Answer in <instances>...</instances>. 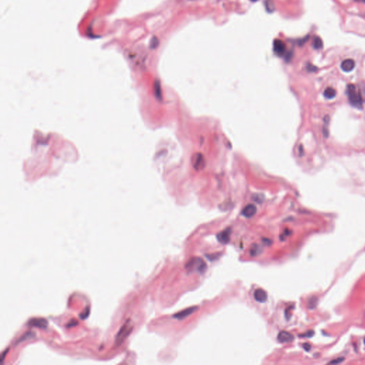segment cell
I'll return each mask as SVG.
<instances>
[{
  "instance_id": "obj_22",
  "label": "cell",
  "mask_w": 365,
  "mask_h": 365,
  "mask_svg": "<svg viewBox=\"0 0 365 365\" xmlns=\"http://www.w3.org/2000/svg\"><path fill=\"white\" fill-rule=\"evenodd\" d=\"M314 334V332L312 331H309L308 332H307L306 334H302L301 337H312V335Z\"/></svg>"
},
{
  "instance_id": "obj_18",
  "label": "cell",
  "mask_w": 365,
  "mask_h": 365,
  "mask_svg": "<svg viewBox=\"0 0 365 365\" xmlns=\"http://www.w3.org/2000/svg\"><path fill=\"white\" fill-rule=\"evenodd\" d=\"M324 126H323V133L324 136H328V134L329 132L327 131V126H328L329 124V118L328 116H326L324 117Z\"/></svg>"
},
{
  "instance_id": "obj_23",
  "label": "cell",
  "mask_w": 365,
  "mask_h": 365,
  "mask_svg": "<svg viewBox=\"0 0 365 365\" xmlns=\"http://www.w3.org/2000/svg\"><path fill=\"white\" fill-rule=\"evenodd\" d=\"M302 347H303V348H304V350H306V351H309L311 349V345L309 344H308V343H304V344H303V345H302Z\"/></svg>"
},
{
  "instance_id": "obj_21",
  "label": "cell",
  "mask_w": 365,
  "mask_h": 365,
  "mask_svg": "<svg viewBox=\"0 0 365 365\" xmlns=\"http://www.w3.org/2000/svg\"><path fill=\"white\" fill-rule=\"evenodd\" d=\"M151 41H152V44H151V46L152 47V48H155V47H156L157 45H158V39H157L156 38H153V39H152Z\"/></svg>"
},
{
  "instance_id": "obj_4",
  "label": "cell",
  "mask_w": 365,
  "mask_h": 365,
  "mask_svg": "<svg viewBox=\"0 0 365 365\" xmlns=\"http://www.w3.org/2000/svg\"><path fill=\"white\" fill-rule=\"evenodd\" d=\"M192 163L195 169L197 171H201L206 166V160L201 153H197L194 154L192 156Z\"/></svg>"
},
{
  "instance_id": "obj_16",
  "label": "cell",
  "mask_w": 365,
  "mask_h": 365,
  "mask_svg": "<svg viewBox=\"0 0 365 365\" xmlns=\"http://www.w3.org/2000/svg\"><path fill=\"white\" fill-rule=\"evenodd\" d=\"M318 299L316 297H312L308 301V307L309 309H314L317 306Z\"/></svg>"
},
{
  "instance_id": "obj_5",
  "label": "cell",
  "mask_w": 365,
  "mask_h": 365,
  "mask_svg": "<svg viewBox=\"0 0 365 365\" xmlns=\"http://www.w3.org/2000/svg\"><path fill=\"white\" fill-rule=\"evenodd\" d=\"M274 51L277 56H282L286 51V45L280 39H275L273 44Z\"/></svg>"
},
{
  "instance_id": "obj_27",
  "label": "cell",
  "mask_w": 365,
  "mask_h": 365,
  "mask_svg": "<svg viewBox=\"0 0 365 365\" xmlns=\"http://www.w3.org/2000/svg\"><path fill=\"white\" fill-rule=\"evenodd\" d=\"M364 344H365V339H364Z\"/></svg>"
},
{
  "instance_id": "obj_12",
  "label": "cell",
  "mask_w": 365,
  "mask_h": 365,
  "mask_svg": "<svg viewBox=\"0 0 365 365\" xmlns=\"http://www.w3.org/2000/svg\"><path fill=\"white\" fill-rule=\"evenodd\" d=\"M29 324L40 328H44L47 326V322L44 319H33L29 322Z\"/></svg>"
},
{
  "instance_id": "obj_24",
  "label": "cell",
  "mask_w": 365,
  "mask_h": 365,
  "mask_svg": "<svg viewBox=\"0 0 365 365\" xmlns=\"http://www.w3.org/2000/svg\"><path fill=\"white\" fill-rule=\"evenodd\" d=\"M307 69H308L309 71H315L317 70V68L315 66H312V65H311V64H309L308 66H307Z\"/></svg>"
},
{
  "instance_id": "obj_20",
  "label": "cell",
  "mask_w": 365,
  "mask_h": 365,
  "mask_svg": "<svg viewBox=\"0 0 365 365\" xmlns=\"http://www.w3.org/2000/svg\"><path fill=\"white\" fill-rule=\"evenodd\" d=\"M265 4H266V9H267V10H268L269 7H270V12L273 11V9H274V5H273V4H272V1H270V0H267V1L266 2Z\"/></svg>"
},
{
  "instance_id": "obj_6",
  "label": "cell",
  "mask_w": 365,
  "mask_h": 365,
  "mask_svg": "<svg viewBox=\"0 0 365 365\" xmlns=\"http://www.w3.org/2000/svg\"><path fill=\"white\" fill-rule=\"evenodd\" d=\"M231 229L227 228L217 235V239L222 244H227L231 240Z\"/></svg>"
},
{
  "instance_id": "obj_14",
  "label": "cell",
  "mask_w": 365,
  "mask_h": 365,
  "mask_svg": "<svg viewBox=\"0 0 365 365\" xmlns=\"http://www.w3.org/2000/svg\"><path fill=\"white\" fill-rule=\"evenodd\" d=\"M262 251V247L260 246H258V245L255 244L251 247L250 252H251V255L252 256L255 257V256H258L259 254H260Z\"/></svg>"
},
{
  "instance_id": "obj_7",
  "label": "cell",
  "mask_w": 365,
  "mask_h": 365,
  "mask_svg": "<svg viewBox=\"0 0 365 365\" xmlns=\"http://www.w3.org/2000/svg\"><path fill=\"white\" fill-rule=\"evenodd\" d=\"M197 308H198V307L196 306L189 307V308H187L186 309H183V310L178 312V313H176L173 317L175 318L178 319H182L186 318L187 317H188L189 315H191V314L194 313V312L197 310Z\"/></svg>"
},
{
  "instance_id": "obj_17",
  "label": "cell",
  "mask_w": 365,
  "mask_h": 365,
  "mask_svg": "<svg viewBox=\"0 0 365 365\" xmlns=\"http://www.w3.org/2000/svg\"><path fill=\"white\" fill-rule=\"evenodd\" d=\"M359 91L360 93L362 96V99L364 101H365V83L364 82H361L359 84Z\"/></svg>"
},
{
  "instance_id": "obj_8",
  "label": "cell",
  "mask_w": 365,
  "mask_h": 365,
  "mask_svg": "<svg viewBox=\"0 0 365 365\" xmlns=\"http://www.w3.org/2000/svg\"><path fill=\"white\" fill-rule=\"evenodd\" d=\"M294 339V337L290 332L282 331L277 336V340L280 343H289Z\"/></svg>"
},
{
  "instance_id": "obj_11",
  "label": "cell",
  "mask_w": 365,
  "mask_h": 365,
  "mask_svg": "<svg viewBox=\"0 0 365 365\" xmlns=\"http://www.w3.org/2000/svg\"><path fill=\"white\" fill-rule=\"evenodd\" d=\"M254 298L258 302H265L267 299V294L264 290L257 289L254 292Z\"/></svg>"
},
{
  "instance_id": "obj_1",
  "label": "cell",
  "mask_w": 365,
  "mask_h": 365,
  "mask_svg": "<svg viewBox=\"0 0 365 365\" xmlns=\"http://www.w3.org/2000/svg\"><path fill=\"white\" fill-rule=\"evenodd\" d=\"M347 96H348L349 101L352 106L354 108L362 109V102L363 100L359 93V89L357 90L356 86L353 84H349L347 89Z\"/></svg>"
},
{
  "instance_id": "obj_2",
  "label": "cell",
  "mask_w": 365,
  "mask_h": 365,
  "mask_svg": "<svg viewBox=\"0 0 365 365\" xmlns=\"http://www.w3.org/2000/svg\"><path fill=\"white\" fill-rule=\"evenodd\" d=\"M186 268L190 271H192L195 270L201 273H203L206 270L207 265L202 259L197 257V258H192L191 260L187 262Z\"/></svg>"
},
{
  "instance_id": "obj_3",
  "label": "cell",
  "mask_w": 365,
  "mask_h": 365,
  "mask_svg": "<svg viewBox=\"0 0 365 365\" xmlns=\"http://www.w3.org/2000/svg\"><path fill=\"white\" fill-rule=\"evenodd\" d=\"M132 329L131 324L129 323V322H126L123 326L121 327V329H120L119 333L117 334L116 338V344L117 345H120L122 342H123L125 339L131 333Z\"/></svg>"
},
{
  "instance_id": "obj_9",
  "label": "cell",
  "mask_w": 365,
  "mask_h": 365,
  "mask_svg": "<svg viewBox=\"0 0 365 365\" xmlns=\"http://www.w3.org/2000/svg\"><path fill=\"white\" fill-rule=\"evenodd\" d=\"M256 212H257V208H256V206H254L253 204H249L245 207L243 210H242V215L244 217H247V218H250V217H252V216H254L255 215H256Z\"/></svg>"
},
{
  "instance_id": "obj_10",
  "label": "cell",
  "mask_w": 365,
  "mask_h": 365,
  "mask_svg": "<svg viewBox=\"0 0 365 365\" xmlns=\"http://www.w3.org/2000/svg\"><path fill=\"white\" fill-rule=\"evenodd\" d=\"M355 67V62L353 59H348L344 60L341 64V69L344 72H350Z\"/></svg>"
},
{
  "instance_id": "obj_25",
  "label": "cell",
  "mask_w": 365,
  "mask_h": 365,
  "mask_svg": "<svg viewBox=\"0 0 365 365\" xmlns=\"http://www.w3.org/2000/svg\"><path fill=\"white\" fill-rule=\"evenodd\" d=\"M290 233H291V232L289 230H285V231H284L283 233L282 234V238H283V237H284V236L285 237H287V236H289L290 235Z\"/></svg>"
},
{
  "instance_id": "obj_19",
  "label": "cell",
  "mask_w": 365,
  "mask_h": 365,
  "mask_svg": "<svg viewBox=\"0 0 365 365\" xmlns=\"http://www.w3.org/2000/svg\"><path fill=\"white\" fill-rule=\"evenodd\" d=\"M344 359L343 358V357H339V358L333 359V360H332V361L329 362L328 364H337L341 363L342 362H343Z\"/></svg>"
},
{
  "instance_id": "obj_13",
  "label": "cell",
  "mask_w": 365,
  "mask_h": 365,
  "mask_svg": "<svg viewBox=\"0 0 365 365\" xmlns=\"http://www.w3.org/2000/svg\"><path fill=\"white\" fill-rule=\"evenodd\" d=\"M324 96L327 99H332L336 96L337 92L335 89H334L332 87H327V89L324 91Z\"/></svg>"
},
{
  "instance_id": "obj_26",
  "label": "cell",
  "mask_w": 365,
  "mask_h": 365,
  "mask_svg": "<svg viewBox=\"0 0 365 365\" xmlns=\"http://www.w3.org/2000/svg\"><path fill=\"white\" fill-rule=\"evenodd\" d=\"M251 1H252V2H257V0H251Z\"/></svg>"
},
{
  "instance_id": "obj_15",
  "label": "cell",
  "mask_w": 365,
  "mask_h": 365,
  "mask_svg": "<svg viewBox=\"0 0 365 365\" xmlns=\"http://www.w3.org/2000/svg\"><path fill=\"white\" fill-rule=\"evenodd\" d=\"M322 46H323V42H322L321 38H319V36H314L313 41H312L313 48L315 49H319L322 48Z\"/></svg>"
}]
</instances>
